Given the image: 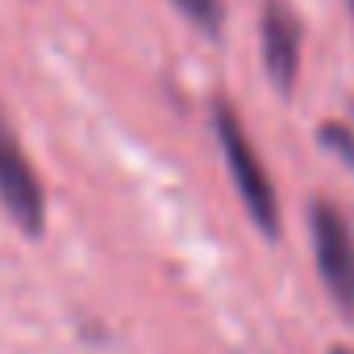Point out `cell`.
I'll list each match as a JSON object with an SVG mask.
<instances>
[{
    "label": "cell",
    "mask_w": 354,
    "mask_h": 354,
    "mask_svg": "<svg viewBox=\"0 0 354 354\" xmlns=\"http://www.w3.org/2000/svg\"><path fill=\"white\" fill-rule=\"evenodd\" d=\"M213 133H217V146H221V154H225L230 180H234V188H238V196H242V209L250 213V221H254L267 238H275V234H279L275 184H271V175H267V167H263V158H259L250 133H246L242 121H238V109H234L225 96L213 100Z\"/></svg>",
    "instance_id": "1"
},
{
    "label": "cell",
    "mask_w": 354,
    "mask_h": 354,
    "mask_svg": "<svg viewBox=\"0 0 354 354\" xmlns=\"http://www.w3.org/2000/svg\"><path fill=\"white\" fill-rule=\"evenodd\" d=\"M308 234H313V263L321 271L325 292L333 304L354 317V225L333 201L308 205Z\"/></svg>",
    "instance_id": "2"
},
{
    "label": "cell",
    "mask_w": 354,
    "mask_h": 354,
    "mask_svg": "<svg viewBox=\"0 0 354 354\" xmlns=\"http://www.w3.org/2000/svg\"><path fill=\"white\" fill-rule=\"evenodd\" d=\"M0 209H5L9 221L21 234H30V238H38L46 230V192H42V180H38L30 154L21 150V138L5 121V109H0Z\"/></svg>",
    "instance_id": "3"
},
{
    "label": "cell",
    "mask_w": 354,
    "mask_h": 354,
    "mask_svg": "<svg viewBox=\"0 0 354 354\" xmlns=\"http://www.w3.org/2000/svg\"><path fill=\"white\" fill-rule=\"evenodd\" d=\"M263 67L279 92H292L296 71H300V21L283 0H267L263 9Z\"/></svg>",
    "instance_id": "4"
},
{
    "label": "cell",
    "mask_w": 354,
    "mask_h": 354,
    "mask_svg": "<svg viewBox=\"0 0 354 354\" xmlns=\"http://www.w3.org/2000/svg\"><path fill=\"white\" fill-rule=\"evenodd\" d=\"M201 34H221L225 26V0H171Z\"/></svg>",
    "instance_id": "5"
},
{
    "label": "cell",
    "mask_w": 354,
    "mask_h": 354,
    "mask_svg": "<svg viewBox=\"0 0 354 354\" xmlns=\"http://www.w3.org/2000/svg\"><path fill=\"white\" fill-rule=\"evenodd\" d=\"M321 142L337 146V154H342L346 162H354V138H350V129H346V125H325V129H321Z\"/></svg>",
    "instance_id": "6"
},
{
    "label": "cell",
    "mask_w": 354,
    "mask_h": 354,
    "mask_svg": "<svg viewBox=\"0 0 354 354\" xmlns=\"http://www.w3.org/2000/svg\"><path fill=\"white\" fill-rule=\"evenodd\" d=\"M333 354H354V350L350 346H333Z\"/></svg>",
    "instance_id": "7"
},
{
    "label": "cell",
    "mask_w": 354,
    "mask_h": 354,
    "mask_svg": "<svg viewBox=\"0 0 354 354\" xmlns=\"http://www.w3.org/2000/svg\"><path fill=\"white\" fill-rule=\"evenodd\" d=\"M346 5H350V17H354V0H346Z\"/></svg>",
    "instance_id": "8"
}]
</instances>
